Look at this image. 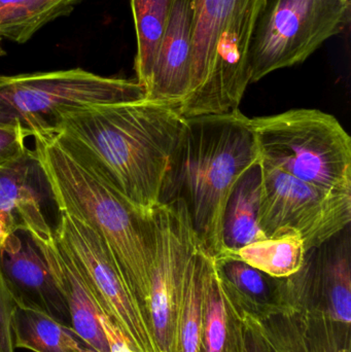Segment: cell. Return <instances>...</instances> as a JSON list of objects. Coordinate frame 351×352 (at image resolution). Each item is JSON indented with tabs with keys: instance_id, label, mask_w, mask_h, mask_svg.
Wrapping results in <instances>:
<instances>
[{
	"instance_id": "ba28073f",
	"label": "cell",
	"mask_w": 351,
	"mask_h": 352,
	"mask_svg": "<svg viewBox=\"0 0 351 352\" xmlns=\"http://www.w3.org/2000/svg\"><path fill=\"white\" fill-rule=\"evenodd\" d=\"M259 165L258 225L266 237L298 234L309 252L350 227L351 192L325 190Z\"/></svg>"
},
{
	"instance_id": "4fadbf2b",
	"label": "cell",
	"mask_w": 351,
	"mask_h": 352,
	"mask_svg": "<svg viewBox=\"0 0 351 352\" xmlns=\"http://www.w3.org/2000/svg\"><path fill=\"white\" fill-rule=\"evenodd\" d=\"M0 274L14 305L41 312L72 328L69 308L45 252L29 232L18 230L0 246Z\"/></svg>"
},
{
	"instance_id": "52a82bcc",
	"label": "cell",
	"mask_w": 351,
	"mask_h": 352,
	"mask_svg": "<svg viewBox=\"0 0 351 352\" xmlns=\"http://www.w3.org/2000/svg\"><path fill=\"white\" fill-rule=\"evenodd\" d=\"M350 0H267L253 33L251 84L306 61L350 21Z\"/></svg>"
},
{
	"instance_id": "4dcf8cb0",
	"label": "cell",
	"mask_w": 351,
	"mask_h": 352,
	"mask_svg": "<svg viewBox=\"0 0 351 352\" xmlns=\"http://www.w3.org/2000/svg\"><path fill=\"white\" fill-rule=\"evenodd\" d=\"M5 55V52H4L3 47H2V38H0V56Z\"/></svg>"
},
{
	"instance_id": "8fae6325",
	"label": "cell",
	"mask_w": 351,
	"mask_h": 352,
	"mask_svg": "<svg viewBox=\"0 0 351 352\" xmlns=\"http://www.w3.org/2000/svg\"><path fill=\"white\" fill-rule=\"evenodd\" d=\"M293 309L319 311L341 324H351L350 227L333 239L307 252L304 265L291 276Z\"/></svg>"
},
{
	"instance_id": "7a4b0ae2",
	"label": "cell",
	"mask_w": 351,
	"mask_h": 352,
	"mask_svg": "<svg viewBox=\"0 0 351 352\" xmlns=\"http://www.w3.org/2000/svg\"><path fill=\"white\" fill-rule=\"evenodd\" d=\"M260 158L251 118L239 109L188 118L159 203L183 202L200 244L210 256H218L225 250L227 203L237 182Z\"/></svg>"
},
{
	"instance_id": "603a6c76",
	"label": "cell",
	"mask_w": 351,
	"mask_h": 352,
	"mask_svg": "<svg viewBox=\"0 0 351 352\" xmlns=\"http://www.w3.org/2000/svg\"><path fill=\"white\" fill-rule=\"evenodd\" d=\"M206 254L200 244L190 262L171 352H202L201 291Z\"/></svg>"
},
{
	"instance_id": "5bb4252c",
	"label": "cell",
	"mask_w": 351,
	"mask_h": 352,
	"mask_svg": "<svg viewBox=\"0 0 351 352\" xmlns=\"http://www.w3.org/2000/svg\"><path fill=\"white\" fill-rule=\"evenodd\" d=\"M193 0H174L152 68L146 99L181 107L191 78Z\"/></svg>"
},
{
	"instance_id": "3957f363",
	"label": "cell",
	"mask_w": 351,
	"mask_h": 352,
	"mask_svg": "<svg viewBox=\"0 0 351 352\" xmlns=\"http://www.w3.org/2000/svg\"><path fill=\"white\" fill-rule=\"evenodd\" d=\"M34 140L35 152L53 186L60 210L80 219L102 238L138 311L150 329V212L142 214L136 210L119 192L64 150L54 136Z\"/></svg>"
},
{
	"instance_id": "8992f818",
	"label": "cell",
	"mask_w": 351,
	"mask_h": 352,
	"mask_svg": "<svg viewBox=\"0 0 351 352\" xmlns=\"http://www.w3.org/2000/svg\"><path fill=\"white\" fill-rule=\"evenodd\" d=\"M144 98L146 91L136 80L82 68L0 76V125L21 126L34 138L53 135L64 113Z\"/></svg>"
},
{
	"instance_id": "2e32d148",
	"label": "cell",
	"mask_w": 351,
	"mask_h": 352,
	"mask_svg": "<svg viewBox=\"0 0 351 352\" xmlns=\"http://www.w3.org/2000/svg\"><path fill=\"white\" fill-rule=\"evenodd\" d=\"M39 243L69 308L72 328L95 351L109 352V342L100 322L101 314L71 256L56 237Z\"/></svg>"
},
{
	"instance_id": "d6986e66",
	"label": "cell",
	"mask_w": 351,
	"mask_h": 352,
	"mask_svg": "<svg viewBox=\"0 0 351 352\" xmlns=\"http://www.w3.org/2000/svg\"><path fill=\"white\" fill-rule=\"evenodd\" d=\"M260 179L258 164L240 178L229 198L223 223L224 252H233L267 238L258 225Z\"/></svg>"
},
{
	"instance_id": "d4e9b609",
	"label": "cell",
	"mask_w": 351,
	"mask_h": 352,
	"mask_svg": "<svg viewBox=\"0 0 351 352\" xmlns=\"http://www.w3.org/2000/svg\"><path fill=\"white\" fill-rule=\"evenodd\" d=\"M308 352H351L350 324L335 322L323 312H302Z\"/></svg>"
},
{
	"instance_id": "7402d4cb",
	"label": "cell",
	"mask_w": 351,
	"mask_h": 352,
	"mask_svg": "<svg viewBox=\"0 0 351 352\" xmlns=\"http://www.w3.org/2000/svg\"><path fill=\"white\" fill-rule=\"evenodd\" d=\"M80 0H0V38L27 43L52 21L69 14Z\"/></svg>"
},
{
	"instance_id": "83f0119b",
	"label": "cell",
	"mask_w": 351,
	"mask_h": 352,
	"mask_svg": "<svg viewBox=\"0 0 351 352\" xmlns=\"http://www.w3.org/2000/svg\"><path fill=\"white\" fill-rule=\"evenodd\" d=\"M100 322L109 342V352H136L127 344L121 332L105 316H101Z\"/></svg>"
},
{
	"instance_id": "f546056e",
	"label": "cell",
	"mask_w": 351,
	"mask_h": 352,
	"mask_svg": "<svg viewBox=\"0 0 351 352\" xmlns=\"http://www.w3.org/2000/svg\"><path fill=\"white\" fill-rule=\"evenodd\" d=\"M12 233H14V232H12V230L8 228V223L4 221L3 219L0 217V246L5 243L10 234Z\"/></svg>"
},
{
	"instance_id": "484cf974",
	"label": "cell",
	"mask_w": 351,
	"mask_h": 352,
	"mask_svg": "<svg viewBox=\"0 0 351 352\" xmlns=\"http://www.w3.org/2000/svg\"><path fill=\"white\" fill-rule=\"evenodd\" d=\"M30 138L21 126L0 125V167L20 158L28 148Z\"/></svg>"
},
{
	"instance_id": "e0dca14e",
	"label": "cell",
	"mask_w": 351,
	"mask_h": 352,
	"mask_svg": "<svg viewBox=\"0 0 351 352\" xmlns=\"http://www.w3.org/2000/svg\"><path fill=\"white\" fill-rule=\"evenodd\" d=\"M202 352H243L245 324L206 254L201 291Z\"/></svg>"
},
{
	"instance_id": "7c38bea8",
	"label": "cell",
	"mask_w": 351,
	"mask_h": 352,
	"mask_svg": "<svg viewBox=\"0 0 351 352\" xmlns=\"http://www.w3.org/2000/svg\"><path fill=\"white\" fill-rule=\"evenodd\" d=\"M53 186L36 152L0 167V217L12 232L24 230L39 241H49L61 219Z\"/></svg>"
},
{
	"instance_id": "6da1fadb",
	"label": "cell",
	"mask_w": 351,
	"mask_h": 352,
	"mask_svg": "<svg viewBox=\"0 0 351 352\" xmlns=\"http://www.w3.org/2000/svg\"><path fill=\"white\" fill-rule=\"evenodd\" d=\"M185 121L179 105L144 98L64 113L51 136L136 210L148 214L160 202Z\"/></svg>"
},
{
	"instance_id": "277c9868",
	"label": "cell",
	"mask_w": 351,
	"mask_h": 352,
	"mask_svg": "<svg viewBox=\"0 0 351 352\" xmlns=\"http://www.w3.org/2000/svg\"><path fill=\"white\" fill-rule=\"evenodd\" d=\"M267 0H193L191 78L183 118L239 109L251 84L253 33Z\"/></svg>"
},
{
	"instance_id": "ac0fdd59",
	"label": "cell",
	"mask_w": 351,
	"mask_h": 352,
	"mask_svg": "<svg viewBox=\"0 0 351 352\" xmlns=\"http://www.w3.org/2000/svg\"><path fill=\"white\" fill-rule=\"evenodd\" d=\"M12 331L14 345L18 349L32 352H98L71 327L18 306L12 312Z\"/></svg>"
},
{
	"instance_id": "4316f807",
	"label": "cell",
	"mask_w": 351,
	"mask_h": 352,
	"mask_svg": "<svg viewBox=\"0 0 351 352\" xmlns=\"http://www.w3.org/2000/svg\"><path fill=\"white\" fill-rule=\"evenodd\" d=\"M14 300L0 274V352H14L12 320Z\"/></svg>"
},
{
	"instance_id": "5b68a950",
	"label": "cell",
	"mask_w": 351,
	"mask_h": 352,
	"mask_svg": "<svg viewBox=\"0 0 351 352\" xmlns=\"http://www.w3.org/2000/svg\"><path fill=\"white\" fill-rule=\"evenodd\" d=\"M260 162L333 192H351V138L334 116L290 109L251 118Z\"/></svg>"
},
{
	"instance_id": "30bf717a",
	"label": "cell",
	"mask_w": 351,
	"mask_h": 352,
	"mask_svg": "<svg viewBox=\"0 0 351 352\" xmlns=\"http://www.w3.org/2000/svg\"><path fill=\"white\" fill-rule=\"evenodd\" d=\"M150 217V329L157 352H171L185 275L200 242L181 201L159 203Z\"/></svg>"
},
{
	"instance_id": "f1b7e54d",
	"label": "cell",
	"mask_w": 351,
	"mask_h": 352,
	"mask_svg": "<svg viewBox=\"0 0 351 352\" xmlns=\"http://www.w3.org/2000/svg\"><path fill=\"white\" fill-rule=\"evenodd\" d=\"M245 324V349L243 352H267L263 340L260 337L257 329L253 326L251 318L247 316H243Z\"/></svg>"
},
{
	"instance_id": "44dd1931",
	"label": "cell",
	"mask_w": 351,
	"mask_h": 352,
	"mask_svg": "<svg viewBox=\"0 0 351 352\" xmlns=\"http://www.w3.org/2000/svg\"><path fill=\"white\" fill-rule=\"evenodd\" d=\"M306 254L302 238L298 234L288 233L264 238L239 250L220 254L238 258L271 276L286 278L300 271Z\"/></svg>"
},
{
	"instance_id": "9a60e30c",
	"label": "cell",
	"mask_w": 351,
	"mask_h": 352,
	"mask_svg": "<svg viewBox=\"0 0 351 352\" xmlns=\"http://www.w3.org/2000/svg\"><path fill=\"white\" fill-rule=\"evenodd\" d=\"M212 260L225 292L241 316L263 318L294 310L290 277L271 276L227 254Z\"/></svg>"
},
{
	"instance_id": "cb8c5ba5",
	"label": "cell",
	"mask_w": 351,
	"mask_h": 352,
	"mask_svg": "<svg viewBox=\"0 0 351 352\" xmlns=\"http://www.w3.org/2000/svg\"><path fill=\"white\" fill-rule=\"evenodd\" d=\"M251 318L267 352H308L302 314L296 310Z\"/></svg>"
},
{
	"instance_id": "9c48e42d",
	"label": "cell",
	"mask_w": 351,
	"mask_h": 352,
	"mask_svg": "<svg viewBox=\"0 0 351 352\" xmlns=\"http://www.w3.org/2000/svg\"><path fill=\"white\" fill-rule=\"evenodd\" d=\"M56 239L78 267L101 316L136 352H157L150 327L138 311L123 275L102 238L80 219L62 212Z\"/></svg>"
},
{
	"instance_id": "ffe728a7",
	"label": "cell",
	"mask_w": 351,
	"mask_h": 352,
	"mask_svg": "<svg viewBox=\"0 0 351 352\" xmlns=\"http://www.w3.org/2000/svg\"><path fill=\"white\" fill-rule=\"evenodd\" d=\"M136 32V80L144 91L150 84L152 68L174 0H129Z\"/></svg>"
}]
</instances>
